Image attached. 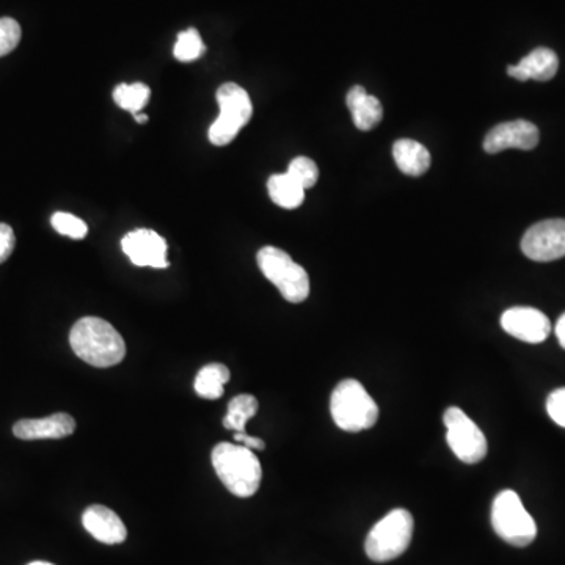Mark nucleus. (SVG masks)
<instances>
[{
    "mask_svg": "<svg viewBox=\"0 0 565 565\" xmlns=\"http://www.w3.org/2000/svg\"><path fill=\"white\" fill-rule=\"evenodd\" d=\"M22 30L13 18H0V57L10 54L18 48Z\"/></svg>",
    "mask_w": 565,
    "mask_h": 565,
    "instance_id": "25",
    "label": "nucleus"
},
{
    "mask_svg": "<svg viewBox=\"0 0 565 565\" xmlns=\"http://www.w3.org/2000/svg\"><path fill=\"white\" fill-rule=\"evenodd\" d=\"M15 231L7 223H0V264L5 263L15 250Z\"/></svg>",
    "mask_w": 565,
    "mask_h": 565,
    "instance_id": "27",
    "label": "nucleus"
},
{
    "mask_svg": "<svg viewBox=\"0 0 565 565\" xmlns=\"http://www.w3.org/2000/svg\"><path fill=\"white\" fill-rule=\"evenodd\" d=\"M230 369L220 363H209L205 368H201L195 377V393L203 399L222 398L223 388L230 382Z\"/></svg>",
    "mask_w": 565,
    "mask_h": 565,
    "instance_id": "18",
    "label": "nucleus"
},
{
    "mask_svg": "<svg viewBox=\"0 0 565 565\" xmlns=\"http://www.w3.org/2000/svg\"><path fill=\"white\" fill-rule=\"evenodd\" d=\"M504 332L529 344L544 343L551 333L550 319L531 307H514L501 316Z\"/></svg>",
    "mask_w": 565,
    "mask_h": 565,
    "instance_id": "12",
    "label": "nucleus"
},
{
    "mask_svg": "<svg viewBox=\"0 0 565 565\" xmlns=\"http://www.w3.org/2000/svg\"><path fill=\"white\" fill-rule=\"evenodd\" d=\"M51 225L57 233L71 239H84L88 234L87 223L68 212H55L51 217Z\"/></svg>",
    "mask_w": 565,
    "mask_h": 565,
    "instance_id": "24",
    "label": "nucleus"
},
{
    "mask_svg": "<svg viewBox=\"0 0 565 565\" xmlns=\"http://www.w3.org/2000/svg\"><path fill=\"white\" fill-rule=\"evenodd\" d=\"M492 526L495 533L514 547H528L537 536V525L514 490L496 495L492 506Z\"/></svg>",
    "mask_w": 565,
    "mask_h": 565,
    "instance_id": "6",
    "label": "nucleus"
},
{
    "mask_svg": "<svg viewBox=\"0 0 565 565\" xmlns=\"http://www.w3.org/2000/svg\"><path fill=\"white\" fill-rule=\"evenodd\" d=\"M412 514L405 509H394L377 523L366 537L365 550L369 559L388 562L404 555L412 542Z\"/></svg>",
    "mask_w": 565,
    "mask_h": 565,
    "instance_id": "5",
    "label": "nucleus"
},
{
    "mask_svg": "<svg viewBox=\"0 0 565 565\" xmlns=\"http://www.w3.org/2000/svg\"><path fill=\"white\" fill-rule=\"evenodd\" d=\"M522 250L537 263H550L564 258L565 220H544L531 226L523 236Z\"/></svg>",
    "mask_w": 565,
    "mask_h": 565,
    "instance_id": "9",
    "label": "nucleus"
},
{
    "mask_svg": "<svg viewBox=\"0 0 565 565\" xmlns=\"http://www.w3.org/2000/svg\"><path fill=\"white\" fill-rule=\"evenodd\" d=\"M540 134L536 124L526 120L507 121L498 124L485 135V153L496 154L515 148V150L531 151L539 143Z\"/></svg>",
    "mask_w": 565,
    "mask_h": 565,
    "instance_id": "11",
    "label": "nucleus"
},
{
    "mask_svg": "<svg viewBox=\"0 0 565 565\" xmlns=\"http://www.w3.org/2000/svg\"><path fill=\"white\" fill-rule=\"evenodd\" d=\"M212 467L222 484L239 498H250L258 492L263 468L253 449L234 443H219L212 449Z\"/></svg>",
    "mask_w": 565,
    "mask_h": 565,
    "instance_id": "2",
    "label": "nucleus"
},
{
    "mask_svg": "<svg viewBox=\"0 0 565 565\" xmlns=\"http://www.w3.org/2000/svg\"><path fill=\"white\" fill-rule=\"evenodd\" d=\"M82 525L101 544H123L128 537V529L121 518L112 509L101 504H93L85 509Z\"/></svg>",
    "mask_w": 565,
    "mask_h": 565,
    "instance_id": "13",
    "label": "nucleus"
},
{
    "mask_svg": "<svg viewBox=\"0 0 565 565\" xmlns=\"http://www.w3.org/2000/svg\"><path fill=\"white\" fill-rule=\"evenodd\" d=\"M134 117H135V120H137V123H140V124L145 123V121L148 120V117H146V115H143L142 112L135 113Z\"/></svg>",
    "mask_w": 565,
    "mask_h": 565,
    "instance_id": "30",
    "label": "nucleus"
},
{
    "mask_svg": "<svg viewBox=\"0 0 565 565\" xmlns=\"http://www.w3.org/2000/svg\"><path fill=\"white\" fill-rule=\"evenodd\" d=\"M547 412L558 426L565 427V388H559L548 396Z\"/></svg>",
    "mask_w": 565,
    "mask_h": 565,
    "instance_id": "26",
    "label": "nucleus"
},
{
    "mask_svg": "<svg viewBox=\"0 0 565 565\" xmlns=\"http://www.w3.org/2000/svg\"><path fill=\"white\" fill-rule=\"evenodd\" d=\"M151 90L148 85L140 84H120L113 92V99L121 109L129 110L131 113H139L145 109L150 101Z\"/></svg>",
    "mask_w": 565,
    "mask_h": 565,
    "instance_id": "21",
    "label": "nucleus"
},
{
    "mask_svg": "<svg viewBox=\"0 0 565 565\" xmlns=\"http://www.w3.org/2000/svg\"><path fill=\"white\" fill-rule=\"evenodd\" d=\"M258 399L252 394H239L236 398L231 399L228 404V413L223 418V426L228 431H234V434H244L245 424L248 420H252L253 416L258 412Z\"/></svg>",
    "mask_w": 565,
    "mask_h": 565,
    "instance_id": "20",
    "label": "nucleus"
},
{
    "mask_svg": "<svg viewBox=\"0 0 565 565\" xmlns=\"http://www.w3.org/2000/svg\"><path fill=\"white\" fill-rule=\"evenodd\" d=\"M74 354L95 368H112L126 357L123 336L109 322L95 316L79 319L70 333Z\"/></svg>",
    "mask_w": 565,
    "mask_h": 565,
    "instance_id": "1",
    "label": "nucleus"
},
{
    "mask_svg": "<svg viewBox=\"0 0 565 565\" xmlns=\"http://www.w3.org/2000/svg\"><path fill=\"white\" fill-rule=\"evenodd\" d=\"M347 107L360 131H371L382 121L383 107L376 96L369 95L365 87L355 85L347 93Z\"/></svg>",
    "mask_w": 565,
    "mask_h": 565,
    "instance_id": "16",
    "label": "nucleus"
},
{
    "mask_svg": "<svg viewBox=\"0 0 565 565\" xmlns=\"http://www.w3.org/2000/svg\"><path fill=\"white\" fill-rule=\"evenodd\" d=\"M270 200L283 209H296L305 200V189L297 184L288 173L272 175L267 181Z\"/></svg>",
    "mask_w": 565,
    "mask_h": 565,
    "instance_id": "19",
    "label": "nucleus"
},
{
    "mask_svg": "<svg viewBox=\"0 0 565 565\" xmlns=\"http://www.w3.org/2000/svg\"><path fill=\"white\" fill-rule=\"evenodd\" d=\"M286 173L305 190L314 187V184L318 183L319 179L318 165H316L313 159L305 156L296 157L289 164L288 172Z\"/></svg>",
    "mask_w": 565,
    "mask_h": 565,
    "instance_id": "23",
    "label": "nucleus"
},
{
    "mask_svg": "<svg viewBox=\"0 0 565 565\" xmlns=\"http://www.w3.org/2000/svg\"><path fill=\"white\" fill-rule=\"evenodd\" d=\"M559 59L555 51L548 48H537L520 60L518 65L507 66V74L517 81L547 82L558 73Z\"/></svg>",
    "mask_w": 565,
    "mask_h": 565,
    "instance_id": "15",
    "label": "nucleus"
},
{
    "mask_svg": "<svg viewBox=\"0 0 565 565\" xmlns=\"http://www.w3.org/2000/svg\"><path fill=\"white\" fill-rule=\"evenodd\" d=\"M556 336H558L559 344L565 349V313L559 318L558 324H556Z\"/></svg>",
    "mask_w": 565,
    "mask_h": 565,
    "instance_id": "29",
    "label": "nucleus"
},
{
    "mask_svg": "<svg viewBox=\"0 0 565 565\" xmlns=\"http://www.w3.org/2000/svg\"><path fill=\"white\" fill-rule=\"evenodd\" d=\"M233 440H236L237 445L247 446V448L253 449V451H263V449L266 448L264 440L258 437H252V435H248L247 432H244V434H234Z\"/></svg>",
    "mask_w": 565,
    "mask_h": 565,
    "instance_id": "28",
    "label": "nucleus"
},
{
    "mask_svg": "<svg viewBox=\"0 0 565 565\" xmlns=\"http://www.w3.org/2000/svg\"><path fill=\"white\" fill-rule=\"evenodd\" d=\"M76 431V421L68 413H54L41 420H21L13 426V434L19 440H44V438L70 437Z\"/></svg>",
    "mask_w": 565,
    "mask_h": 565,
    "instance_id": "14",
    "label": "nucleus"
},
{
    "mask_svg": "<svg viewBox=\"0 0 565 565\" xmlns=\"http://www.w3.org/2000/svg\"><path fill=\"white\" fill-rule=\"evenodd\" d=\"M219 117L209 128V142L216 146L230 145L253 115L252 99L241 85L223 84L217 90Z\"/></svg>",
    "mask_w": 565,
    "mask_h": 565,
    "instance_id": "7",
    "label": "nucleus"
},
{
    "mask_svg": "<svg viewBox=\"0 0 565 565\" xmlns=\"http://www.w3.org/2000/svg\"><path fill=\"white\" fill-rule=\"evenodd\" d=\"M123 252L128 255L134 266L154 267V269H167V242L156 231L140 230L131 231L121 241Z\"/></svg>",
    "mask_w": 565,
    "mask_h": 565,
    "instance_id": "10",
    "label": "nucleus"
},
{
    "mask_svg": "<svg viewBox=\"0 0 565 565\" xmlns=\"http://www.w3.org/2000/svg\"><path fill=\"white\" fill-rule=\"evenodd\" d=\"M330 412L339 429L368 431L379 420V407L358 380L346 379L336 385L330 399Z\"/></svg>",
    "mask_w": 565,
    "mask_h": 565,
    "instance_id": "3",
    "label": "nucleus"
},
{
    "mask_svg": "<svg viewBox=\"0 0 565 565\" xmlns=\"http://www.w3.org/2000/svg\"><path fill=\"white\" fill-rule=\"evenodd\" d=\"M206 46L201 40V35L197 29H187L179 33L178 40H176L175 54L179 62H194L200 59L201 55L205 54Z\"/></svg>",
    "mask_w": 565,
    "mask_h": 565,
    "instance_id": "22",
    "label": "nucleus"
},
{
    "mask_svg": "<svg viewBox=\"0 0 565 565\" xmlns=\"http://www.w3.org/2000/svg\"><path fill=\"white\" fill-rule=\"evenodd\" d=\"M29 565H54V564H49V562H44V561H35V562H30Z\"/></svg>",
    "mask_w": 565,
    "mask_h": 565,
    "instance_id": "31",
    "label": "nucleus"
},
{
    "mask_svg": "<svg viewBox=\"0 0 565 565\" xmlns=\"http://www.w3.org/2000/svg\"><path fill=\"white\" fill-rule=\"evenodd\" d=\"M443 423L448 431L446 440L449 448L456 454L457 459L473 465L487 456L489 451L487 438L467 413L459 407H449L443 415Z\"/></svg>",
    "mask_w": 565,
    "mask_h": 565,
    "instance_id": "8",
    "label": "nucleus"
},
{
    "mask_svg": "<svg viewBox=\"0 0 565 565\" xmlns=\"http://www.w3.org/2000/svg\"><path fill=\"white\" fill-rule=\"evenodd\" d=\"M264 277L277 286L283 299L291 303H302L310 296V277L307 270L277 247H263L256 256Z\"/></svg>",
    "mask_w": 565,
    "mask_h": 565,
    "instance_id": "4",
    "label": "nucleus"
},
{
    "mask_svg": "<svg viewBox=\"0 0 565 565\" xmlns=\"http://www.w3.org/2000/svg\"><path fill=\"white\" fill-rule=\"evenodd\" d=\"M393 157L399 170L405 175L421 176L431 167V153L416 140H398L393 145Z\"/></svg>",
    "mask_w": 565,
    "mask_h": 565,
    "instance_id": "17",
    "label": "nucleus"
}]
</instances>
